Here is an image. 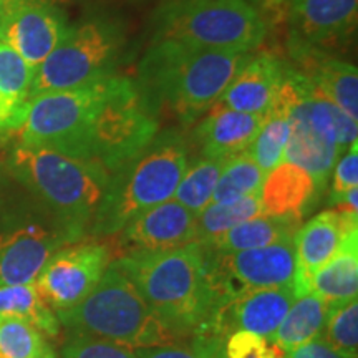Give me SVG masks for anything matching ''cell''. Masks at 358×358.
<instances>
[{
  "label": "cell",
  "instance_id": "obj_12",
  "mask_svg": "<svg viewBox=\"0 0 358 358\" xmlns=\"http://www.w3.org/2000/svg\"><path fill=\"white\" fill-rule=\"evenodd\" d=\"M206 252L221 307L232 297L249 290L295 287L297 257L294 236L243 252L216 254L208 249Z\"/></svg>",
  "mask_w": 358,
  "mask_h": 358
},
{
  "label": "cell",
  "instance_id": "obj_40",
  "mask_svg": "<svg viewBox=\"0 0 358 358\" xmlns=\"http://www.w3.org/2000/svg\"><path fill=\"white\" fill-rule=\"evenodd\" d=\"M20 2H48V0H0V12L17 6Z\"/></svg>",
  "mask_w": 358,
  "mask_h": 358
},
{
  "label": "cell",
  "instance_id": "obj_35",
  "mask_svg": "<svg viewBox=\"0 0 358 358\" xmlns=\"http://www.w3.org/2000/svg\"><path fill=\"white\" fill-rule=\"evenodd\" d=\"M332 191H330V206H334L345 192L358 186V143H352L347 153L334 166Z\"/></svg>",
  "mask_w": 358,
  "mask_h": 358
},
{
  "label": "cell",
  "instance_id": "obj_14",
  "mask_svg": "<svg viewBox=\"0 0 358 358\" xmlns=\"http://www.w3.org/2000/svg\"><path fill=\"white\" fill-rule=\"evenodd\" d=\"M70 27L50 2H20L0 12V42L13 48L32 69H38Z\"/></svg>",
  "mask_w": 358,
  "mask_h": 358
},
{
  "label": "cell",
  "instance_id": "obj_41",
  "mask_svg": "<svg viewBox=\"0 0 358 358\" xmlns=\"http://www.w3.org/2000/svg\"><path fill=\"white\" fill-rule=\"evenodd\" d=\"M42 358H57V355H55V352H52V353H48V355H45Z\"/></svg>",
  "mask_w": 358,
  "mask_h": 358
},
{
  "label": "cell",
  "instance_id": "obj_33",
  "mask_svg": "<svg viewBox=\"0 0 358 358\" xmlns=\"http://www.w3.org/2000/svg\"><path fill=\"white\" fill-rule=\"evenodd\" d=\"M320 337L340 352L357 355L358 350V301L330 307Z\"/></svg>",
  "mask_w": 358,
  "mask_h": 358
},
{
  "label": "cell",
  "instance_id": "obj_18",
  "mask_svg": "<svg viewBox=\"0 0 358 358\" xmlns=\"http://www.w3.org/2000/svg\"><path fill=\"white\" fill-rule=\"evenodd\" d=\"M352 227H358V216L330 209V211L313 216L301 229L295 231L294 244L295 257H297L295 292H297V297L308 292L310 275L337 254L343 236Z\"/></svg>",
  "mask_w": 358,
  "mask_h": 358
},
{
  "label": "cell",
  "instance_id": "obj_4",
  "mask_svg": "<svg viewBox=\"0 0 358 358\" xmlns=\"http://www.w3.org/2000/svg\"><path fill=\"white\" fill-rule=\"evenodd\" d=\"M71 337H93L129 348L182 343L163 325L118 262L108 264L82 302L55 313Z\"/></svg>",
  "mask_w": 358,
  "mask_h": 358
},
{
  "label": "cell",
  "instance_id": "obj_21",
  "mask_svg": "<svg viewBox=\"0 0 358 358\" xmlns=\"http://www.w3.org/2000/svg\"><path fill=\"white\" fill-rule=\"evenodd\" d=\"M266 115L213 106L194 131L201 158L227 159L243 153L254 141Z\"/></svg>",
  "mask_w": 358,
  "mask_h": 358
},
{
  "label": "cell",
  "instance_id": "obj_38",
  "mask_svg": "<svg viewBox=\"0 0 358 358\" xmlns=\"http://www.w3.org/2000/svg\"><path fill=\"white\" fill-rule=\"evenodd\" d=\"M138 358H203L198 340L192 338L191 345L174 343V345L136 348Z\"/></svg>",
  "mask_w": 358,
  "mask_h": 358
},
{
  "label": "cell",
  "instance_id": "obj_42",
  "mask_svg": "<svg viewBox=\"0 0 358 358\" xmlns=\"http://www.w3.org/2000/svg\"><path fill=\"white\" fill-rule=\"evenodd\" d=\"M0 133H2V131H0Z\"/></svg>",
  "mask_w": 358,
  "mask_h": 358
},
{
  "label": "cell",
  "instance_id": "obj_5",
  "mask_svg": "<svg viewBox=\"0 0 358 358\" xmlns=\"http://www.w3.org/2000/svg\"><path fill=\"white\" fill-rule=\"evenodd\" d=\"M187 161V146L179 134H156L141 153L110 174L90 234L116 236L134 217L173 199Z\"/></svg>",
  "mask_w": 358,
  "mask_h": 358
},
{
  "label": "cell",
  "instance_id": "obj_39",
  "mask_svg": "<svg viewBox=\"0 0 358 358\" xmlns=\"http://www.w3.org/2000/svg\"><path fill=\"white\" fill-rule=\"evenodd\" d=\"M198 340L203 358H226L224 357V338L221 337H199Z\"/></svg>",
  "mask_w": 358,
  "mask_h": 358
},
{
  "label": "cell",
  "instance_id": "obj_19",
  "mask_svg": "<svg viewBox=\"0 0 358 358\" xmlns=\"http://www.w3.org/2000/svg\"><path fill=\"white\" fill-rule=\"evenodd\" d=\"M287 69L268 53L252 55L216 101L217 108L266 115L274 103Z\"/></svg>",
  "mask_w": 358,
  "mask_h": 358
},
{
  "label": "cell",
  "instance_id": "obj_37",
  "mask_svg": "<svg viewBox=\"0 0 358 358\" xmlns=\"http://www.w3.org/2000/svg\"><path fill=\"white\" fill-rule=\"evenodd\" d=\"M285 358H357V355L340 352L329 345L322 337H317L310 342L285 350Z\"/></svg>",
  "mask_w": 358,
  "mask_h": 358
},
{
  "label": "cell",
  "instance_id": "obj_29",
  "mask_svg": "<svg viewBox=\"0 0 358 358\" xmlns=\"http://www.w3.org/2000/svg\"><path fill=\"white\" fill-rule=\"evenodd\" d=\"M264 178H266V173L250 158L248 150L231 156L224 163L211 203L229 204L245 196L257 194L261 192Z\"/></svg>",
  "mask_w": 358,
  "mask_h": 358
},
{
  "label": "cell",
  "instance_id": "obj_31",
  "mask_svg": "<svg viewBox=\"0 0 358 358\" xmlns=\"http://www.w3.org/2000/svg\"><path fill=\"white\" fill-rule=\"evenodd\" d=\"M224 163L226 159L201 158L191 168L187 166L185 176L174 191V201L185 206L194 216H199L206 206L211 204Z\"/></svg>",
  "mask_w": 358,
  "mask_h": 358
},
{
  "label": "cell",
  "instance_id": "obj_16",
  "mask_svg": "<svg viewBox=\"0 0 358 358\" xmlns=\"http://www.w3.org/2000/svg\"><path fill=\"white\" fill-rule=\"evenodd\" d=\"M358 0H290V37L301 53L337 47L357 25Z\"/></svg>",
  "mask_w": 358,
  "mask_h": 358
},
{
  "label": "cell",
  "instance_id": "obj_10",
  "mask_svg": "<svg viewBox=\"0 0 358 358\" xmlns=\"http://www.w3.org/2000/svg\"><path fill=\"white\" fill-rule=\"evenodd\" d=\"M122 45L123 35L111 22L96 19L70 27L55 50L35 69L30 100L43 93L78 88L115 75Z\"/></svg>",
  "mask_w": 358,
  "mask_h": 358
},
{
  "label": "cell",
  "instance_id": "obj_24",
  "mask_svg": "<svg viewBox=\"0 0 358 358\" xmlns=\"http://www.w3.org/2000/svg\"><path fill=\"white\" fill-rule=\"evenodd\" d=\"M289 110L290 96L284 78L274 103L266 113L262 127L259 128L256 138L248 148L250 158L256 161L257 166L266 174L284 161L285 148L290 138Z\"/></svg>",
  "mask_w": 358,
  "mask_h": 358
},
{
  "label": "cell",
  "instance_id": "obj_6",
  "mask_svg": "<svg viewBox=\"0 0 358 358\" xmlns=\"http://www.w3.org/2000/svg\"><path fill=\"white\" fill-rule=\"evenodd\" d=\"M151 42L194 48L252 52L266 37V24L245 0H168L156 8Z\"/></svg>",
  "mask_w": 358,
  "mask_h": 358
},
{
  "label": "cell",
  "instance_id": "obj_28",
  "mask_svg": "<svg viewBox=\"0 0 358 358\" xmlns=\"http://www.w3.org/2000/svg\"><path fill=\"white\" fill-rule=\"evenodd\" d=\"M0 317L24 319L47 337H57L60 322L55 312L42 301L35 284L0 285Z\"/></svg>",
  "mask_w": 358,
  "mask_h": 358
},
{
  "label": "cell",
  "instance_id": "obj_36",
  "mask_svg": "<svg viewBox=\"0 0 358 358\" xmlns=\"http://www.w3.org/2000/svg\"><path fill=\"white\" fill-rule=\"evenodd\" d=\"M267 338L261 335L236 330L224 340V357L226 358H268Z\"/></svg>",
  "mask_w": 358,
  "mask_h": 358
},
{
  "label": "cell",
  "instance_id": "obj_25",
  "mask_svg": "<svg viewBox=\"0 0 358 358\" xmlns=\"http://www.w3.org/2000/svg\"><path fill=\"white\" fill-rule=\"evenodd\" d=\"M295 231H297V222L290 221V219L271 217L261 214V216L237 224L232 229L219 236L217 239L203 245L216 254H234L266 248L284 237L294 236Z\"/></svg>",
  "mask_w": 358,
  "mask_h": 358
},
{
  "label": "cell",
  "instance_id": "obj_23",
  "mask_svg": "<svg viewBox=\"0 0 358 358\" xmlns=\"http://www.w3.org/2000/svg\"><path fill=\"white\" fill-rule=\"evenodd\" d=\"M35 70L0 42V131H15L25 118Z\"/></svg>",
  "mask_w": 358,
  "mask_h": 358
},
{
  "label": "cell",
  "instance_id": "obj_17",
  "mask_svg": "<svg viewBox=\"0 0 358 358\" xmlns=\"http://www.w3.org/2000/svg\"><path fill=\"white\" fill-rule=\"evenodd\" d=\"M295 299V287L257 289L236 295L217 312L213 337L226 340L227 335L236 330H248L271 338Z\"/></svg>",
  "mask_w": 358,
  "mask_h": 358
},
{
  "label": "cell",
  "instance_id": "obj_7",
  "mask_svg": "<svg viewBox=\"0 0 358 358\" xmlns=\"http://www.w3.org/2000/svg\"><path fill=\"white\" fill-rule=\"evenodd\" d=\"M290 138L284 159L306 169L324 191L338 156L357 141V120L315 92L302 73L287 70Z\"/></svg>",
  "mask_w": 358,
  "mask_h": 358
},
{
  "label": "cell",
  "instance_id": "obj_3",
  "mask_svg": "<svg viewBox=\"0 0 358 358\" xmlns=\"http://www.w3.org/2000/svg\"><path fill=\"white\" fill-rule=\"evenodd\" d=\"M8 168L29 194L80 239L87 234L110 179L100 164L19 143L8 156Z\"/></svg>",
  "mask_w": 358,
  "mask_h": 358
},
{
  "label": "cell",
  "instance_id": "obj_32",
  "mask_svg": "<svg viewBox=\"0 0 358 358\" xmlns=\"http://www.w3.org/2000/svg\"><path fill=\"white\" fill-rule=\"evenodd\" d=\"M37 327L17 317H0V358H42L52 353Z\"/></svg>",
  "mask_w": 358,
  "mask_h": 358
},
{
  "label": "cell",
  "instance_id": "obj_34",
  "mask_svg": "<svg viewBox=\"0 0 358 358\" xmlns=\"http://www.w3.org/2000/svg\"><path fill=\"white\" fill-rule=\"evenodd\" d=\"M58 358H138L134 348L93 337H71Z\"/></svg>",
  "mask_w": 358,
  "mask_h": 358
},
{
  "label": "cell",
  "instance_id": "obj_22",
  "mask_svg": "<svg viewBox=\"0 0 358 358\" xmlns=\"http://www.w3.org/2000/svg\"><path fill=\"white\" fill-rule=\"evenodd\" d=\"M308 292L329 307H340L358 297V227L345 232L337 254L310 275Z\"/></svg>",
  "mask_w": 358,
  "mask_h": 358
},
{
  "label": "cell",
  "instance_id": "obj_27",
  "mask_svg": "<svg viewBox=\"0 0 358 358\" xmlns=\"http://www.w3.org/2000/svg\"><path fill=\"white\" fill-rule=\"evenodd\" d=\"M329 312L330 307L312 292L299 295L290 306L287 315L268 340L282 350H290L310 342L320 337Z\"/></svg>",
  "mask_w": 358,
  "mask_h": 358
},
{
  "label": "cell",
  "instance_id": "obj_13",
  "mask_svg": "<svg viewBox=\"0 0 358 358\" xmlns=\"http://www.w3.org/2000/svg\"><path fill=\"white\" fill-rule=\"evenodd\" d=\"M110 262L111 250L106 244H69L45 262L34 284L53 312L69 310L95 289Z\"/></svg>",
  "mask_w": 358,
  "mask_h": 358
},
{
  "label": "cell",
  "instance_id": "obj_2",
  "mask_svg": "<svg viewBox=\"0 0 358 358\" xmlns=\"http://www.w3.org/2000/svg\"><path fill=\"white\" fill-rule=\"evenodd\" d=\"M250 52L194 48L176 42H151L138 69V88L151 106L164 105L189 124L208 113Z\"/></svg>",
  "mask_w": 358,
  "mask_h": 358
},
{
  "label": "cell",
  "instance_id": "obj_30",
  "mask_svg": "<svg viewBox=\"0 0 358 358\" xmlns=\"http://www.w3.org/2000/svg\"><path fill=\"white\" fill-rule=\"evenodd\" d=\"M261 214V192L245 196V198L229 204H208L198 216V243H211L237 224L249 221Z\"/></svg>",
  "mask_w": 358,
  "mask_h": 358
},
{
  "label": "cell",
  "instance_id": "obj_9",
  "mask_svg": "<svg viewBox=\"0 0 358 358\" xmlns=\"http://www.w3.org/2000/svg\"><path fill=\"white\" fill-rule=\"evenodd\" d=\"M156 134L155 108L136 83L120 77L88 124L85 161H93L111 174L141 153Z\"/></svg>",
  "mask_w": 358,
  "mask_h": 358
},
{
  "label": "cell",
  "instance_id": "obj_26",
  "mask_svg": "<svg viewBox=\"0 0 358 358\" xmlns=\"http://www.w3.org/2000/svg\"><path fill=\"white\" fill-rule=\"evenodd\" d=\"M315 92L358 122V70L337 58H320L302 73Z\"/></svg>",
  "mask_w": 358,
  "mask_h": 358
},
{
  "label": "cell",
  "instance_id": "obj_11",
  "mask_svg": "<svg viewBox=\"0 0 358 358\" xmlns=\"http://www.w3.org/2000/svg\"><path fill=\"white\" fill-rule=\"evenodd\" d=\"M80 241L38 201L0 213V285L32 284L57 250Z\"/></svg>",
  "mask_w": 358,
  "mask_h": 358
},
{
  "label": "cell",
  "instance_id": "obj_8",
  "mask_svg": "<svg viewBox=\"0 0 358 358\" xmlns=\"http://www.w3.org/2000/svg\"><path fill=\"white\" fill-rule=\"evenodd\" d=\"M118 75L83 87L34 96L19 128V143L85 159V138L98 106L113 92Z\"/></svg>",
  "mask_w": 358,
  "mask_h": 358
},
{
  "label": "cell",
  "instance_id": "obj_15",
  "mask_svg": "<svg viewBox=\"0 0 358 358\" xmlns=\"http://www.w3.org/2000/svg\"><path fill=\"white\" fill-rule=\"evenodd\" d=\"M116 236L122 256L163 252L198 241V216L169 199L134 217Z\"/></svg>",
  "mask_w": 358,
  "mask_h": 358
},
{
  "label": "cell",
  "instance_id": "obj_20",
  "mask_svg": "<svg viewBox=\"0 0 358 358\" xmlns=\"http://www.w3.org/2000/svg\"><path fill=\"white\" fill-rule=\"evenodd\" d=\"M315 179L297 164L282 161L268 171L261 187L262 214L297 222L320 198Z\"/></svg>",
  "mask_w": 358,
  "mask_h": 358
},
{
  "label": "cell",
  "instance_id": "obj_1",
  "mask_svg": "<svg viewBox=\"0 0 358 358\" xmlns=\"http://www.w3.org/2000/svg\"><path fill=\"white\" fill-rule=\"evenodd\" d=\"M131 277L148 306L179 340L213 337L221 308L208 252L194 241L163 252L115 259Z\"/></svg>",
  "mask_w": 358,
  "mask_h": 358
}]
</instances>
